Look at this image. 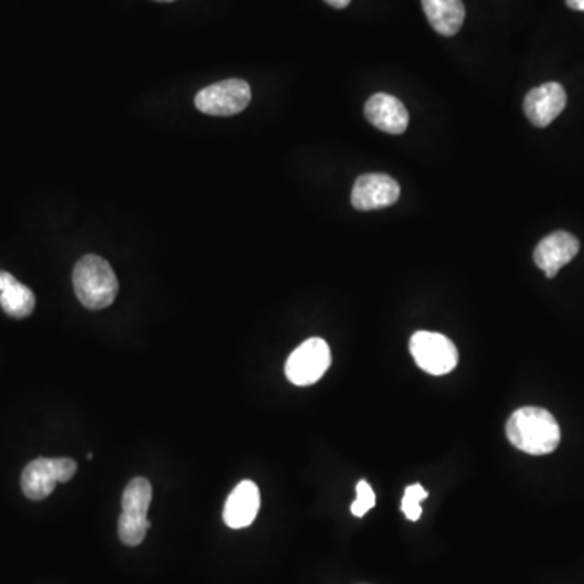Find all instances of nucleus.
Instances as JSON below:
<instances>
[{
    "instance_id": "nucleus-1",
    "label": "nucleus",
    "mask_w": 584,
    "mask_h": 584,
    "mask_svg": "<svg viewBox=\"0 0 584 584\" xmlns=\"http://www.w3.org/2000/svg\"><path fill=\"white\" fill-rule=\"evenodd\" d=\"M507 437L518 450L541 456L558 450L562 432L548 410L528 406L511 414L507 423Z\"/></svg>"
},
{
    "instance_id": "nucleus-2",
    "label": "nucleus",
    "mask_w": 584,
    "mask_h": 584,
    "mask_svg": "<svg viewBox=\"0 0 584 584\" xmlns=\"http://www.w3.org/2000/svg\"><path fill=\"white\" fill-rule=\"evenodd\" d=\"M75 294L88 310H103L116 300L119 282L109 262L98 255H85L75 265Z\"/></svg>"
},
{
    "instance_id": "nucleus-3",
    "label": "nucleus",
    "mask_w": 584,
    "mask_h": 584,
    "mask_svg": "<svg viewBox=\"0 0 584 584\" xmlns=\"http://www.w3.org/2000/svg\"><path fill=\"white\" fill-rule=\"evenodd\" d=\"M151 489L150 480L145 478H135L127 484L123 496V513L119 517L120 541L130 548H137L147 538V531L150 530L148 521V510H150Z\"/></svg>"
},
{
    "instance_id": "nucleus-4",
    "label": "nucleus",
    "mask_w": 584,
    "mask_h": 584,
    "mask_svg": "<svg viewBox=\"0 0 584 584\" xmlns=\"http://www.w3.org/2000/svg\"><path fill=\"white\" fill-rule=\"evenodd\" d=\"M77 463L71 458H38L22 472V490L30 500H43L59 482H68L77 475Z\"/></svg>"
},
{
    "instance_id": "nucleus-5",
    "label": "nucleus",
    "mask_w": 584,
    "mask_h": 584,
    "mask_svg": "<svg viewBox=\"0 0 584 584\" xmlns=\"http://www.w3.org/2000/svg\"><path fill=\"white\" fill-rule=\"evenodd\" d=\"M252 99L251 86L240 78H230L200 89L195 106L206 116H236L248 106Z\"/></svg>"
},
{
    "instance_id": "nucleus-6",
    "label": "nucleus",
    "mask_w": 584,
    "mask_h": 584,
    "mask_svg": "<svg viewBox=\"0 0 584 584\" xmlns=\"http://www.w3.org/2000/svg\"><path fill=\"white\" fill-rule=\"evenodd\" d=\"M410 351L416 364L431 375H447L458 364V349L445 335L417 331L411 338Z\"/></svg>"
},
{
    "instance_id": "nucleus-7",
    "label": "nucleus",
    "mask_w": 584,
    "mask_h": 584,
    "mask_svg": "<svg viewBox=\"0 0 584 584\" xmlns=\"http://www.w3.org/2000/svg\"><path fill=\"white\" fill-rule=\"evenodd\" d=\"M331 364V351L327 341L310 338L294 349L286 362V376L297 386H309L319 382Z\"/></svg>"
},
{
    "instance_id": "nucleus-8",
    "label": "nucleus",
    "mask_w": 584,
    "mask_h": 584,
    "mask_svg": "<svg viewBox=\"0 0 584 584\" xmlns=\"http://www.w3.org/2000/svg\"><path fill=\"white\" fill-rule=\"evenodd\" d=\"M400 184L386 174H364L352 189V206L359 212H372L395 205L400 199Z\"/></svg>"
},
{
    "instance_id": "nucleus-9",
    "label": "nucleus",
    "mask_w": 584,
    "mask_h": 584,
    "mask_svg": "<svg viewBox=\"0 0 584 584\" xmlns=\"http://www.w3.org/2000/svg\"><path fill=\"white\" fill-rule=\"evenodd\" d=\"M580 241L565 231L549 234L539 242L534 251V262L548 278H555L560 269L578 255Z\"/></svg>"
},
{
    "instance_id": "nucleus-10",
    "label": "nucleus",
    "mask_w": 584,
    "mask_h": 584,
    "mask_svg": "<svg viewBox=\"0 0 584 584\" xmlns=\"http://www.w3.org/2000/svg\"><path fill=\"white\" fill-rule=\"evenodd\" d=\"M566 106V93L560 83L551 82L531 89L524 98V113L535 127L554 123Z\"/></svg>"
},
{
    "instance_id": "nucleus-11",
    "label": "nucleus",
    "mask_w": 584,
    "mask_h": 584,
    "mask_svg": "<svg viewBox=\"0 0 584 584\" xmlns=\"http://www.w3.org/2000/svg\"><path fill=\"white\" fill-rule=\"evenodd\" d=\"M365 117L382 132L400 135L410 126V113L395 96L376 93L365 103Z\"/></svg>"
},
{
    "instance_id": "nucleus-12",
    "label": "nucleus",
    "mask_w": 584,
    "mask_h": 584,
    "mask_svg": "<svg viewBox=\"0 0 584 584\" xmlns=\"http://www.w3.org/2000/svg\"><path fill=\"white\" fill-rule=\"evenodd\" d=\"M261 510V490L252 480H242L227 497L223 520L233 530L251 527Z\"/></svg>"
},
{
    "instance_id": "nucleus-13",
    "label": "nucleus",
    "mask_w": 584,
    "mask_h": 584,
    "mask_svg": "<svg viewBox=\"0 0 584 584\" xmlns=\"http://www.w3.org/2000/svg\"><path fill=\"white\" fill-rule=\"evenodd\" d=\"M428 23L442 36H455L465 22L463 0H423Z\"/></svg>"
},
{
    "instance_id": "nucleus-14",
    "label": "nucleus",
    "mask_w": 584,
    "mask_h": 584,
    "mask_svg": "<svg viewBox=\"0 0 584 584\" xmlns=\"http://www.w3.org/2000/svg\"><path fill=\"white\" fill-rule=\"evenodd\" d=\"M36 297L28 286L17 279L6 291L0 293V307L12 319H26L33 314Z\"/></svg>"
},
{
    "instance_id": "nucleus-15",
    "label": "nucleus",
    "mask_w": 584,
    "mask_h": 584,
    "mask_svg": "<svg viewBox=\"0 0 584 584\" xmlns=\"http://www.w3.org/2000/svg\"><path fill=\"white\" fill-rule=\"evenodd\" d=\"M427 490L421 484H413V486L407 487L406 492H404L403 502H401V510L406 514L407 520H420L421 514H423L421 502L427 499Z\"/></svg>"
},
{
    "instance_id": "nucleus-16",
    "label": "nucleus",
    "mask_w": 584,
    "mask_h": 584,
    "mask_svg": "<svg viewBox=\"0 0 584 584\" xmlns=\"http://www.w3.org/2000/svg\"><path fill=\"white\" fill-rule=\"evenodd\" d=\"M355 492H358V499L351 505V511L354 517L362 518L364 514H368L372 510L373 505H375V493L371 484L368 480H359L358 487H355Z\"/></svg>"
},
{
    "instance_id": "nucleus-17",
    "label": "nucleus",
    "mask_w": 584,
    "mask_h": 584,
    "mask_svg": "<svg viewBox=\"0 0 584 584\" xmlns=\"http://www.w3.org/2000/svg\"><path fill=\"white\" fill-rule=\"evenodd\" d=\"M15 282V276L10 275V273L2 272V269H0V293L6 291V289L9 288L10 285H13V283Z\"/></svg>"
},
{
    "instance_id": "nucleus-18",
    "label": "nucleus",
    "mask_w": 584,
    "mask_h": 584,
    "mask_svg": "<svg viewBox=\"0 0 584 584\" xmlns=\"http://www.w3.org/2000/svg\"><path fill=\"white\" fill-rule=\"evenodd\" d=\"M325 2L333 7V9H346L351 3V0H325Z\"/></svg>"
},
{
    "instance_id": "nucleus-19",
    "label": "nucleus",
    "mask_w": 584,
    "mask_h": 584,
    "mask_svg": "<svg viewBox=\"0 0 584 584\" xmlns=\"http://www.w3.org/2000/svg\"><path fill=\"white\" fill-rule=\"evenodd\" d=\"M566 6L572 10H578V12H584V0H565Z\"/></svg>"
},
{
    "instance_id": "nucleus-20",
    "label": "nucleus",
    "mask_w": 584,
    "mask_h": 584,
    "mask_svg": "<svg viewBox=\"0 0 584 584\" xmlns=\"http://www.w3.org/2000/svg\"><path fill=\"white\" fill-rule=\"evenodd\" d=\"M157 2H174V0H157Z\"/></svg>"
}]
</instances>
